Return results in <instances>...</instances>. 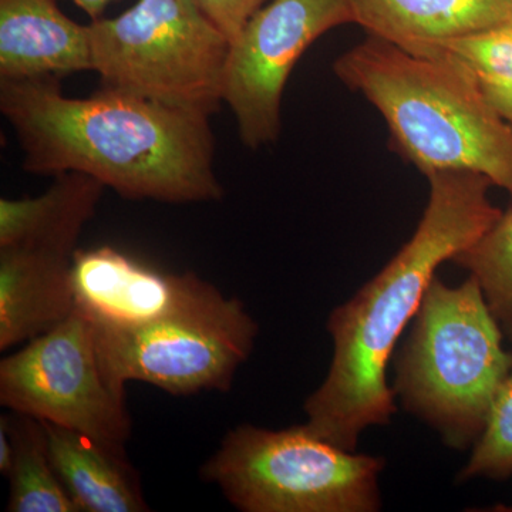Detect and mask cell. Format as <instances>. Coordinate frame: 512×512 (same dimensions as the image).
I'll return each mask as SVG.
<instances>
[{
	"mask_svg": "<svg viewBox=\"0 0 512 512\" xmlns=\"http://www.w3.org/2000/svg\"><path fill=\"white\" fill-rule=\"evenodd\" d=\"M0 82V110L28 173L87 174L127 200L224 198L208 114L109 87L72 99L57 77Z\"/></svg>",
	"mask_w": 512,
	"mask_h": 512,
	"instance_id": "obj_1",
	"label": "cell"
},
{
	"mask_svg": "<svg viewBox=\"0 0 512 512\" xmlns=\"http://www.w3.org/2000/svg\"><path fill=\"white\" fill-rule=\"evenodd\" d=\"M427 180L429 201L413 237L328 319L332 363L303 410L305 426L343 450L356 451L367 427L386 426L397 412L387 367L437 268L476 244L504 212L483 174L440 171Z\"/></svg>",
	"mask_w": 512,
	"mask_h": 512,
	"instance_id": "obj_2",
	"label": "cell"
},
{
	"mask_svg": "<svg viewBox=\"0 0 512 512\" xmlns=\"http://www.w3.org/2000/svg\"><path fill=\"white\" fill-rule=\"evenodd\" d=\"M333 73L379 111L394 153L426 177L471 171L512 198V126L456 57L414 56L367 36L333 62Z\"/></svg>",
	"mask_w": 512,
	"mask_h": 512,
	"instance_id": "obj_3",
	"label": "cell"
},
{
	"mask_svg": "<svg viewBox=\"0 0 512 512\" xmlns=\"http://www.w3.org/2000/svg\"><path fill=\"white\" fill-rule=\"evenodd\" d=\"M503 339L474 276L456 288L434 276L394 360V394L448 446L470 447L512 372Z\"/></svg>",
	"mask_w": 512,
	"mask_h": 512,
	"instance_id": "obj_4",
	"label": "cell"
},
{
	"mask_svg": "<svg viewBox=\"0 0 512 512\" xmlns=\"http://www.w3.org/2000/svg\"><path fill=\"white\" fill-rule=\"evenodd\" d=\"M384 458L320 439L305 424L229 430L201 468L244 512H376Z\"/></svg>",
	"mask_w": 512,
	"mask_h": 512,
	"instance_id": "obj_5",
	"label": "cell"
},
{
	"mask_svg": "<svg viewBox=\"0 0 512 512\" xmlns=\"http://www.w3.org/2000/svg\"><path fill=\"white\" fill-rule=\"evenodd\" d=\"M89 33L103 87L208 116L224 103L231 43L197 0H138Z\"/></svg>",
	"mask_w": 512,
	"mask_h": 512,
	"instance_id": "obj_6",
	"label": "cell"
},
{
	"mask_svg": "<svg viewBox=\"0 0 512 512\" xmlns=\"http://www.w3.org/2000/svg\"><path fill=\"white\" fill-rule=\"evenodd\" d=\"M92 326L101 369L123 393L128 382L153 384L173 396L229 392L258 336L244 302L214 285L183 311L150 325Z\"/></svg>",
	"mask_w": 512,
	"mask_h": 512,
	"instance_id": "obj_7",
	"label": "cell"
},
{
	"mask_svg": "<svg viewBox=\"0 0 512 512\" xmlns=\"http://www.w3.org/2000/svg\"><path fill=\"white\" fill-rule=\"evenodd\" d=\"M0 404L126 454L133 429L126 393L104 375L92 323L80 312L2 359Z\"/></svg>",
	"mask_w": 512,
	"mask_h": 512,
	"instance_id": "obj_8",
	"label": "cell"
},
{
	"mask_svg": "<svg viewBox=\"0 0 512 512\" xmlns=\"http://www.w3.org/2000/svg\"><path fill=\"white\" fill-rule=\"evenodd\" d=\"M356 25L349 0H269L229 47L224 103L251 150L271 146L282 130V97L292 70L320 36Z\"/></svg>",
	"mask_w": 512,
	"mask_h": 512,
	"instance_id": "obj_9",
	"label": "cell"
},
{
	"mask_svg": "<svg viewBox=\"0 0 512 512\" xmlns=\"http://www.w3.org/2000/svg\"><path fill=\"white\" fill-rule=\"evenodd\" d=\"M76 311L97 328L134 329L183 311L212 284L168 274L113 247L77 249L72 265Z\"/></svg>",
	"mask_w": 512,
	"mask_h": 512,
	"instance_id": "obj_10",
	"label": "cell"
},
{
	"mask_svg": "<svg viewBox=\"0 0 512 512\" xmlns=\"http://www.w3.org/2000/svg\"><path fill=\"white\" fill-rule=\"evenodd\" d=\"M77 249L62 241L0 248V350L30 342L73 315Z\"/></svg>",
	"mask_w": 512,
	"mask_h": 512,
	"instance_id": "obj_11",
	"label": "cell"
},
{
	"mask_svg": "<svg viewBox=\"0 0 512 512\" xmlns=\"http://www.w3.org/2000/svg\"><path fill=\"white\" fill-rule=\"evenodd\" d=\"M93 72L89 25L73 22L56 0H0V80Z\"/></svg>",
	"mask_w": 512,
	"mask_h": 512,
	"instance_id": "obj_12",
	"label": "cell"
},
{
	"mask_svg": "<svg viewBox=\"0 0 512 512\" xmlns=\"http://www.w3.org/2000/svg\"><path fill=\"white\" fill-rule=\"evenodd\" d=\"M367 36L414 56L512 19V0H349Z\"/></svg>",
	"mask_w": 512,
	"mask_h": 512,
	"instance_id": "obj_13",
	"label": "cell"
},
{
	"mask_svg": "<svg viewBox=\"0 0 512 512\" xmlns=\"http://www.w3.org/2000/svg\"><path fill=\"white\" fill-rule=\"evenodd\" d=\"M45 424L50 460L80 512L150 511L140 477L127 460L89 436Z\"/></svg>",
	"mask_w": 512,
	"mask_h": 512,
	"instance_id": "obj_14",
	"label": "cell"
},
{
	"mask_svg": "<svg viewBox=\"0 0 512 512\" xmlns=\"http://www.w3.org/2000/svg\"><path fill=\"white\" fill-rule=\"evenodd\" d=\"M53 178L39 197L0 200V248L39 237L80 238L106 185L74 171Z\"/></svg>",
	"mask_w": 512,
	"mask_h": 512,
	"instance_id": "obj_15",
	"label": "cell"
},
{
	"mask_svg": "<svg viewBox=\"0 0 512 512\" xmlns=\"http://www.w3.org/2000/svg\"><path fill=\"white\" fill-rule=\"evenodd\" d=\"M0 420L13 444L6 511L80 512L50 460L43 421L16 412L2 414Z\"/></svg>",
	"mask_w": 512,
	"mask_h": 512,
	"instance_id": "obj_16",
	"label": "cell"
},
{
	"mask_svg": "<svg viewBox=\"0 0 512 512\" xmlns=\"http://www.w3.org/2000/svg\"><path fill=\"white\" fill-rule=\"evenodd\" d=\"M453 262L477 279L504 335L512 340V208Z\"/></svg>",
	"mask_w": 512,
	"mask_h": 512,
	"instance_id": "obj_17",
	"label": "cell"
},
{
	"mask_svg": "<svg viewBox=\"0 0 512 512\" xmlns=\"http://www.w3.org/2000/svg\"><path fill=\"white\" fill-rule=\"evenodd\" d=\"M512 477V372L498 390L460 480Z\"/></svg>",
	"mask_w": 512,
	"mask_h": 512,
	"instance_id": "obj_18",
	"label": "cell"
},
{
	"mask_svg": "<svg viewBox=\"0 0 512 512\" xmlns=\"http://www.w3.org/2000/svg\"><path fill=\"white\" fill-rule=\"evenodd\" d=\"M443 50L466 64L483 86H512V19L474 35L448 40Z\"/></svg>",
	"mask_w": 512,
	"mask_h": 512,
	"instance_id": "obj_19",
	"label": "cell"
},
{
	"mask_svg": "<svg viewBox=\"0 0 512 512\" xmlns=\"http://www.w3.org/2000/svg\"><path fill=\"white\" fill-rule=\"evenodd\" d=\"M269 0H197L208 18L227 36L229 43L237 39L248 20Z\"/></svg>",
	"mask_w": 512,
	"mask_h": 512,
	"instance_id": "obj_20",
	"label": "cell"
},
{
	"mask_svg": "<svg viewBox=\"0 0 512 512\" xmlns=\"http://www.w3.org/2000/svg\"><path fill=\"white\" fill-rule=\"evenodd\" d=\"M483 89L488 99L494 104L495 109L498 110V113L512 126V86H483Z\"/></svg>",
	"mask_w": 512,
	"mask_h": 512,
	"instance_id": "obj_21",
	"label": "cell"
},
{
	"mask_svg": "<svg viewBox=\"0 0 512 512\" xmlns=\"http://www.w3.org/2000/svg\"><path fill=\"white\" fill-rule=\"evenodd\" d=\"M13 444L10 439V433L5 421L0 420V473L8 476L10 466H12Z\"/></svg>",
	"mask_w": 512,
	"mask_h": 512,
	"instance_id": "obj_22",
	"label": "cell"
},
{
	"mask_svg": "<svg viewBox=\"0 0 512 512\" xmlns=\"http://www.w3.org/2000/svg\"><path fill=\"white\" fill-rule=\"evenodd\" d=\"M80 9L84 10L92 20L100 19L104 10L114 0H72Z\"/></svg>",
	"mask_w": 512,
	"mask_h": 512,
	"instance_id": "obj_23",
	"label": "cell"
},
{
	"mask_svg": "<svg viewBox=\"0 0 512 512\" xmlns=\"http://www.w3.org/2000/svg\"><path fill=\"white\" fill-rule=\"evenodd\" d=\"M493 511L512 512V505H495Z\"/></svg>",
	"mask_w": 512,
	"mask_h": 512,
	"instance_id": "obj_24",
	"label": "cell"
}]
</instances>
